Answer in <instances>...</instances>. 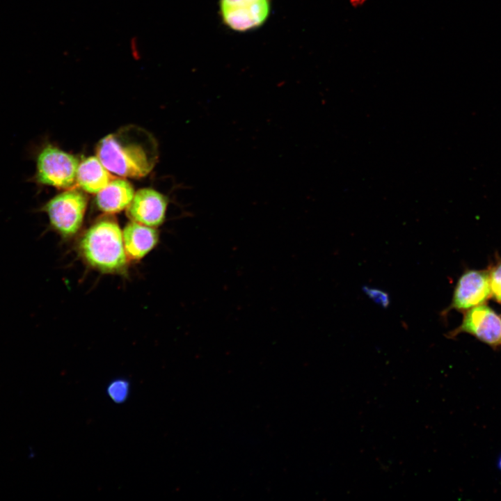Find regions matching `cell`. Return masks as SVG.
I'll list each match as a JSON object with an SVG mask.
<instances>
[{"label": "cell", "instance_id": "obj_1", "mask_svg": "<svg viewBox=\"0 0 501 501\" xmlns=\"http://www.w3.org/2000/svg\"><path fill=\"white\" fill-rule=\"evenodd\" d=\"M96 155L111 173L138 178L152 170L158 150L151 134L139 127L129 126L100 140Z\"/></svg>", "mask_w": 501, "mask_h": 501}, {"label": "cell", "instance_id": "obj_2", "mask_svg": "<svg viewBox=\"0 0 501 501\" xmlns=\"http://www.w3.org/2000/svg\"><path fill=\"white\" fill-rule=\"evenodd\" d=\"M77 250L86 264L100 273L123 275L127 271L122 231L111 217L92 224L79 238Z\"/></svg>", "mask_w": 501, "mask_h": 501}, {"label": "cell", "instance_id": "obj_3", "mask_svg": "<svg viewBox=\"0 0 501 501\" xmlns=\"http://www.w3.org/2000/svg\"><path fill=\"white\" fill-rule=\"evenodd\" d=\"M35 170L29 179L38 186L70 189L77 183L79 164L74 155L51 143H44L34 152Z\"/></svg>", "mask_w": 501, "mask_h": 501}, {"label": "cell", "instance_id": "obj_4", "mask_svg": "<svg viewBox=\"0 0 501 501\" xmlns=\"http://www.w3.org/2000/svg\"><path fill=\"white\" fill-rule=\"evenodd\" d=\"M87 203L81 191L69 189L49 199L40 210L47 214L50 229L63 241H68L80 231Z\"/></svg>", "mask_w": 501, "mask_h": 501}, {"label": "cell", "instance_id": "obj_5", "mask_svg": "<svg viewBox=\"0 0 501 501\" xmlns=\"http://www.w3.org/2000/svg\"><path fill=\"white\" fill-rule=\"evenodd\" d=\"M219 12L223 24L237 32H247L260 27L271 12L270 0H219Z\"/></svg>", "mask_w": 501, "mask_h": 501}, {"label": "cell", "instance_id": "obj_6", "mask_svg": "<svg viewBox=\"0 0 501 501\" xmlns=\"http://www.w3.org/2000/svg\"><path fill=\"white\" fill-rule=\"evenodd\" d=\"M461 333L470 334L496 347L501 344V317L486 305H477L466 310L461 325L446 336L454 338Z\"/></svg>", "mask_w": 501, "mask_h": 501}, {"label": "cell", "instance_id": "obj_7", "mask_svg": "<svg viewBox=\"0 0 501 501\" xmlns=\"http://www.w3.org/2000/svg\"><path fill=\"white\" fill-rule=\"evenodd\" d=\"M491 296L489 271L467 270L459 277L452 303L442 315H445L452 309L459 312L466 311L484 304Z\"/></svg>", "mask_w": 501, "mask_h": 501}, {"label": "cell", "instance_id": "obj_8", "mask_svg": "<svg viewBox=\"0 0 501 501\" xmlns=\"http://www.w3.org/2000/svg\"><path fill=\"white\" fill-rule=\"evenodd\" d=\"M167 205L163 194L152 189H141L134 194L126 213L131 221L157 228L165 220Z\"/></svg>", "mask_w": 501, "mask_h": 501}, {"label": "cell", "instance_id": "obj_9", "mask_svg": "<svg viewBox=\"0 0 501 501\" xmlns=\"http://www.w3.org/2000/svg\"><path fill=\"white\" fill-rule=\"evenodd\" d=\"M122 239L128 260L137 262L157 246L159 235L155 228L131 221L124 228Z\"/></svg>", "mask_w": 501, "mask_h": 501}, {"label": "cell", "instance_id": "obj_10", "mask_svg": "<svg viewBox=\"0 0 501 501\" xmlns=\"http://www.w3.org/2000/svg\"><path fill=\"white\" fill-rule=\"evenodd\" d=\"M134 190L127 180L113 178L97 193V207L106 214H113L127 209L134 196Z\"/></svg>", "mask_w": 501, "mask_h": 501}, {"label": "cell", "instance_id": "obj_11", "mask_svg": "<svg viewBox=\"0 0 501 501\" xmlns=\"http://www.w3.org/2000/svg\"><path fill=\"white\" fill-rule=\"evenodd\" d=\"M110 173L97 156L89 157L79 164L77 184L87 193H97L113 179Z\"/></svg>", "mask_w": 501, "mask_h": 501}, {"label": "cell", "instance_id": "obj_12", "mask_svg": "<svg viewBox=\"0 0 501 501\" xmlns=\"http://www.w3.org/2000/svg\"><path fill=\"white\" fill-rule=\"evenodd\" d=\"M129 390V383L126 381L117 379L110 383L107 392L113 401L120 403L126 400Z\"/></svg>", "mask_w": 501, "mask_h": 501}, {"label": "cell", "instance_id": "obj_13", "mask_svg": "<svg viewBox=\"0 0 501 501\" xmlns=\"http://www.w3.org/2000/svg\"><path fill=\"white\" fill-rule=\"evenodd\" d=\"M489 278L491 296L501 303V260L489 270Z\"/></svg>", "mask_w": 501, "mask_h": 501}, {"label": "cell", "instance_id": "obj_14", "mask_svg": "<svg viewBox=\"0 0 501 501\" xmlns=\"http://www.w3.org/2000/svg\"><path fill=\"white\" fill-rule=\"evenodd\" d=\"M130 49L132 56L135 60H138L141 58V53L138 45V41L136 38H133L130 42Z\"/></svg>", "mask_w": 501, "mask_h": 501}, {"label": "cell", "instance_id": "obj_15", "mask_svg": "<svg viewBox=\"0 0 501 501\" xmlns=\"http://www.w3.org/2000/svg\"><path fill=\"white\" fill-rule=\"evenodd\" d=\"M369 0H349L351 7L358 8L365 5Z\"/></svg>", "mask_w": 501, "mask_h": 501}, {"label": "cell", "instance_id": "obj_16", "mask_svg": "<svg viewBox=\"0 0 501 501\" xmlns=\"http://www.w3.org/2000/svg\"><path fill=\"white\" fill-rule=\"evenodd\" d=\"M498 467H499L500 469L501 470V456H500V459H499V461H498Z\"/></svg>", "mask_w": 501, "mask_h": 501}]
</instances>
